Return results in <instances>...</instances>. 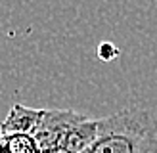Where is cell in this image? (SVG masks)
Returning <instances> with one entry per match:
<instances>
[{
  "label": "cell",
  "mask_w": 157,
  "mask_h": 153,
  "mask_svg": "<svg viewBox=\"0 0 157 153\" xmlns=\"http://www.w3.org/2000/svg\"><path fill=\"white\" fill-rule=\"evenodd\" d=\"M96 54H98V58L101 59V61H113L115 58H119V48L113 44V42H100V46H98V50H96Z\"/></svg>",
  "instance_id": "5"
},
{
  "label": "cell",
  "mask_w": 157,
  "mask_h": 153,
  "mask_svg": "<svg viewBox=\"0 0 157 153\" xmlns=\"http://www.w3.org/2000/svg\"><path fill=\"white\" fill-rule=\"evenodd\" d=\"M42 153H82L98 136V119L73 109H42L36 132Z\"/></svg>",
  "instance_id": "2"
},
{
  "label": "cell",
  "mask_w": 157,
  "mask_h": 153,
  "mask_svg": "<svg viewBox=\"0 0 157 153\" xmlns=\"http://www.w3.org/2000/svg\"><path fill=\"white\" fill-rule=\"evenodd\" d=\"M82 153H157V119L142 107H123L98 119V136Z\"/></svg>",
  "instance_id": "1"
},
{
  "label": "cell",
  "mask_w": 157,
  "mask_h": 153,
  "mask_svg": "<svg viewBox=\"0 0 157 153\" xmlns=\"http://www.w3.org/2000/svg\"><path fill=\"white\" fill-rule=\"evenodd\" d=\"M42 119V109L27 107L21 103L12 105L8 117L0 122V134L21 132V134H35Z\"/></svg>",
  "instance_id": "3"
},
{
  "label": "cell",
  "mask_w": 157,
  "mask_h": 153,
  "mask_svg": "<svg viewBox=\"0 0 157 153\" xmlns=\"http://www.w3.org/2000/svg\"><path fill=\"white\" fill-rule=\"evenodd\" d=\"M0 153H42L33 134L10 132L0 134Z\"/></svg>",
  "instance_id": "4"
}]
</instances>
